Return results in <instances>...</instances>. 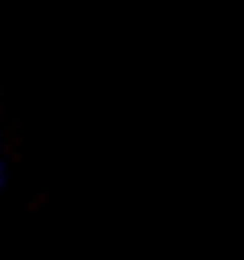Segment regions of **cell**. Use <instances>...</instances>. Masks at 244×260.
<instances>
[]
</instances>
